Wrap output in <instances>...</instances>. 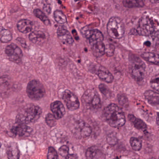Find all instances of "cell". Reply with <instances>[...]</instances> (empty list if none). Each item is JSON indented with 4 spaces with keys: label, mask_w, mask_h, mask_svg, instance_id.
I'll return each instance as SVG.
<instances>
[{
    "label": "cell",
    "mask_w": 159,
    "mask_h": 159,
    "mask_svg": "<svg viewBox=\"0 0 159 159\" xmlns=\"http://www.w3.org/2000/svg\"><path fill=\"white\" fill-rule=\"evenodd\" d=\"M103 116L109 125L114 128L123 126L126 120L124 113L116 104H110L103 111Z\"/></svg>",
    "instance_id": "cell-1"
},
{
    "label": "cell",
    "mask_w": 159,
    "mask_h": 159,
    "mask_svg": "<svg viewBox=\"0 0 159 159\" xmlns=\"http://www.w3.org/2000/svg\"><path fill=\"white\" fill-rule=\"evenodd\" d=\"M42 111L39 106L29 104L19 111L16 117V123L27 124L33 123L39 120Z\"/></svg>",
    "instance_id": "cell-2"
},
{
    "label": "cell",
    "mask_w": 159,
    "mask_h": 159,
    "mask_svg": "<svg viewBox=\"0 0 159 159\" xmlns=\"http://www.w3.org/2000/svg\"><path fill=\"white\" fill-rule=\"evenodd\" d=\"M107 31L111 38L116 39H121L125 31L124 24L119 17H111L107 25Z\"/></svg>",
    "instance_id": "cell-3"
},
{
    "label": "cell",
    "mask_w": 159,
    "mask_h": 159,
    "mask_svg": "<svg viewBox=\"0 0 159 159\" xmlns=\"http://www.w3.org/2000/svg\"><path fill=\"white\" fill-rule=\"evenodd\" d=\"M146 66L143 60L138 57H132L130 60V71L132 77L138 81L145 78Z\"/></svg>",
    "instance_id": "cell-4"
},
{
    "label": "cell",
    "mask_w": 159,
    "mask_h": 159,
    "mask_svg": "<svg viewBox=\"0 0 159 159\" xmlns=\"http://www.w3.org/2000/svg\"><path fill=\"white\" fill-rule=\"evenodd\" d=\"M26 93L30 98L38 100L44 96L45 91L42 84L37 80H32L28 84Z\"/></svg>",
    "instance_id": "cell-5"
},
{
    "label": "cell",
    "mask_w": 159,
    "mask_h": 159,
    "mask_svg": "<svg viewBox=\"0 0 159 159\" xmlns=\"http://www.w3.org/2000/svg\"><path fill=\"white\" fill-rule=\"evenodd\" d=\"M155 30V25L151 19L147 16H144L139 19L136 31L140 36L148 37L153 34Z\"/></svg>",
    "instance_id": "cell-6"
},
{
    "label": "cell",
    "mask_w": 159,
    "mask_h": 159,
    "mask_svg": "<svg viewBox=\"0 0 159 159\" xmlns=\"http://www.w3.org/2000/svg\"><path fill=\"white\" fill-rule=\"evenodd\" d=\"M82 100L89 108L97 110L101 107L100 97L97 92L94 90H87L83 95Z\"/></svg>",
    "instance_id": "cell-7"
},
{
    "label": "cell",
    "mask_w": 159,
    "mask_h": 159,
    "mask_svg": "<svg viewBox=\"0 0 159 159\" xmlns=\"http://www.w3.org/2000/svg\"><path fill=\"white\" fill-rule=\"evenodd\" d=\"M81 33L88 40L91 46L104 40L103 34L98 30L92 29L86 27L82 28Z\"/></svg>",
    "instance_id": "cell-8"
},
{
    "label": "cell",
    "mask_w": 159,
    "mask_h": 159,
    "mask_svg": "<svg viewBox=\"0 0 159 159\" xmlns=\"http://www.w3.org/2000/svg\"><path fill=\"white\" fill-rule=\"evenodd\" d=\"M62 98L69 110H76L80 107V102L79 98L70 90H65L63 93Z\"/></svg>",
    "instance_id": "cell-9"
},
{
    "label": "cell",
    "mask_w": 159,
    "mask_h": 159,
    "mask_svg": "<svg viewBox=\"0 0 159 159\" xmlns=\"http://www.w3.org/2000/svg\"><path fill=\"white\" fill-rule=\"evenodd\" d=\"M5 53L9 59L15 63H19L22 61L23 57L22 50L14 43L7 46Z\"/></svg>",
    "instance_id": "cell-10"
},
{
    "label": "cell",
    "mask_w": 159,
    "mask_h": 159,
    "mask_svg": "<svg viewBox=\"0 0 159 159\" xmlns=\"http://www.w3.org/2000/svg\"><path fill=\"white\" fill-rule=\"evenodd\" d=\"M73 133L81 137H89L92 133V129L89 125L84 121L79 120L76 122L74 127Z\"/></svg>",
    "instance_id": "cell-11"
},
{
    "label": "cell",
    "mask_w": 159,
    "mask_h": 159,
    "mask_svg": "<svg viewBox=\"0 0 159 159\" xmlns=\"http://www.w3.org/2000/svg\"><path fill=\"white\" fill-rule=\"evenodd\" d=\"M57 35L59 40L66 45H71L74 40L69 31L64 26H60L57 30Z\"/></svg>",
    "instance_id": "cell-12"
},
{
    "label": "cell",
    "mask_w": 159,
    "mask_h": 159,
    "mask_svg": "<svg viewBox=\"0 0 159 159\" xmlns=\"http://www.w3.org/2000/svg\"><path fill=\"white\" fill-rule=\"evenodd\" d=\"M51 109L56 120L61 119L66 114V109L61 101H56L52 103Z\"/></svg>",
    "instance_id": "cell-13"
},
{
    "label": "cell",
    "mask_w": 159,
    "mask_h": 159,
    "mask_svg": "<svg viewBox=\"0 0 159 159\" xmlns=\"http://www.w3.org/2000/svg\"><path fill=\"white\" fill-rule=\"evenodd\" d=\"M11 132L16 135L25 136L30 134V128L25 124L16 123L12 128Z\"/></svg>",
    "instance_id": "cell-14"
},
{
    "label": "cell",
    "mask_w": 159,
    "mask_h": 159,
    "mask_svg": "<svg viewBox=\"0 0 159 159\" xmlns=\"http://www.w3.org/2000/svg\"><path fill=\"white\" fill-rule=\"evenodd\" d=\"M144 97L147 102L152 106L156 107L159 105V96L158 93L152 90H148L144 93Z\"/></svg>",
    "instance_id": "cell-15"
},
{
    "label": "cell",
    "mask_w": 159,
    "mask_h": 159,
    "mask_svg": "<svg viewBox=\"0 0 159 159\" xmlns=\"http://www.w3.org/2000/svg\"><path fill=\"white\" fill-rule=\"evenodd\" d=\"M7 154L9 159H19L20 150L18 145L16 142H11L7 148Z\"/></svg>",
    "instance_id": "cell-16"
},
{
    "label": "cell",
    "mask_w": 159,
    "mask_h": 159,
    "mask_svg": "<svg viewBox=\"0 0 159 159\" xmlns=\"http://www.w3.org/2000/svg\"><path fill=\"white\" fill-rule=\"evenodd\" d=\"M17 27L20 32L26 34L31 32L33 28V24L27 19H22L17 23Z\"/></svg>",
    "instance_id": "cell-17"
},
{
    "label": "cell",
    "mask_w": 159,
    "mask_h": 159,
    "mask_svg": "<svg viewBox=\"0 0 159 159\" xmlns=\"http://www.w3.org/2000/svg\"><path fill=\"white\" fill-rule=\"evenodd\" d=\"M30 40L36 44H41L44 42L46 39L45 34L42 31H36L31 32L29 35Z\"/></svg>",
    "instance_id": "cell-18"
},
{
    "label": "cell",
    "mask_w": 159,
    "mask_h": 159,
    "mask_svg": "<svg viewBox=\"0 0 159 159\" xmlns=\"http://www.w3.org/2000/svg\"><path fill=\"white\" fill-rule=\"evenodd\" d=\"M97 74L100 80L105 82L111 83L113 82L114 78L111 73L102 67L98 70Z\"/></svg>",
    "instance_id": "cell-19"
},
{
    "label": "cell",
    "mask_w": 159,
    "mask_h": 159,
    "mask_svg": "<svg viewBox=\"0 0 159 159\" xmlns=\"http://www.w3.org/2000/svg\"><path fill=\"white\" fill-rule=\"evenodd\" d=\"M128 119L136 129L139 130H143L147 128L146 124L141 119L136 118L134 115L129 114L128 115Z\"/></svg>",
    "instance_id": "cell-20"
},
{
    "label": "cell",
    "mask_w": 159,
    "mask_h": 159,
    "mask_svg": "<svg viewBox=\"0 0 159 159\" xmlns=\"http://www.w3.org/2000/svg\"><path fill=\"white\" fill-rule=\"evenodd\" d=\"M91 48L92 52L96 57H100L105 54V45L103 42H100L92 45Z\"/></svg>",
    "instance_id": "cell-21"
},
{
    "label": "cell",
    "mask_w": 159,
    "mask_h": 159,
    "mask_svg": "<svg viewBox=\"0 0 159 159\" xmlns=\"http://www.w3.org/2000/svg\"><path fill=\"white\" fill-rule=\"evenodd\" d=\"M141 57L144 60H146L150 64L156 65H158L159 64V55L158 53L150 52H144L141 54Z\"/></svg>",
    "instance_id": "cell-22"
},
{
    "label": "cell",
    "mask_w": 159,
    "mask_h": 159,
    "mask_svg": "<svg viewBox=\"0 0 159 159\" xmlns=\"http://www.w3.org/2000/svg\"><path fill=\"white\" fill-rule=\"evenodd\" d=\"M11 32L8 30L0 26V41L2 43H8L12 40Z\"/></svg>",
    "instance_id": "cell-23"
},
{
    "label": "cell",
    "mask_w": 159,
    "mask_h": 159,
    "mask_svg": "<svg viewBox=\"0 0 159 159\" xmlns=\"http://www.w3.org/2000/svg\"><path fill=\"white\" fill-rule=\"evenodd\" d=\"M123 4L124 7L128 8L142 7H143L144 5V2L141 1H130V0L123 1Z\"/></svg>",
    "instance_id": "cell-24"
},
{
    "label": "cell",
    "mask_w": 159,
    "mask_h": 159,
    "mask_svg": "<svg viewBox=\"0 0 159 159\" xmlns=\"http://www.w3.org/2000/svg\"><path fill=\"white\" fill-rule=\"evenodd\" d=\"M55 20L58 24L63 25L67 22V18L63 12L57 10L54 13Z\"/></svg>",
    "instance_id": "cell-25"
},
{
    "label": "cell",
    "mask_w": 159,
    "mask_h": 159,
    "mask_svg": "<svg viewBox=\"0 0 159 159\" xmlns=\"http://www.w3.org/2000/svg\"><path fill=\"white\" fill-rule=\"evenodd\" d=\"M34 14L36 17L41 20L44 25H50V21L49 18L45 15V14L42 11L39 9H35L34 11Z\"/></svg>",
    "instance_id": "cell-26"
},
{
    "label": "cell",
    "mask_w": 159,
    "mask_h": 159,
    "mask_svg": "<svg viewBox=\"0 0 159 159\" xmlns=\"http://www.w3.org/2000/svg\"><path fill=\"white\" fill-rule=\"evenodd\" d=\"M130 145L132 148L136 151H139L142 148V141L139 139L131 137L130 139Z\"/></svg>",
    "instance_id": "cell-27"
},
{
    "label": "cell",
    "mask_w": 159,
    "mask_h": 159,
    "mask_svg": "<svg viewBox=\"0 0 159 159\" xmlns=\"http://www.w3.org/2000/svg\"><path fill=\"white\" fill-rule=\"evenodd\" d=\"M98 151L97 148L94 146H92L87 149L85 152V156L87 159H94L98 153Z\"/></svg>",
    "instance_id": "cell-28"
},
{
    "label": "cell",
    "mask_w": 159,
    "mask_h": 159,
    "mask_svg": "<svg viewBox=\"0 0 159 159\" xmlns=\"http://www.w3.org/2000/svg\"><path fill=\"white\" fill-rule=\"evenodd\" d=\"M10 81L7 76H3L0 78V92L4 91L9 88Z\"/></svg>",
    "instance_id": "cell-29"
},
{
    "label": "cell",
    "mask_w": 159,
    "mask_h": 159,
    "mask_svg": "<svg viewBox=\"0 0 159 159\" xmlns=\"http://www.w3.org/2000/svg\"><path fill=\"white\" fill-rule=\"evenodd\" d=\"M159 75H154L151 79L150 84V86L153 90L157 91V93L159 92Z\"/></svg>",
    "instance_id": "cell-30"
},
{
    "label": "cell",
    "mask_w": 159,
    "mask_h": 159,
    "mask_svg": "<svg viewBox=\"0 0 159 159\" xmlns=\"http://www.w3.org/2000/svg\"><path fill=\"white\" fill-rule=\"evenodd\" d=\"M48 159H59L58 153L54 148L52 147H49L47 153Z\"/></svg>",
    "instance_id": "cell-31"
},
{
    "label": "cell",
    "mask_w": 159,
    "mask_h": 159,
    "mask_svg": "<svg viewBox=\"0 0 159 159\" xmlns=\"http://www.w3.org/2000/svg\"><path fill=\"white\" fill-rule=\"evenodd\" d=\"M45 121L50 127L55 126L56 124V119L52 114L48 113L45 118Z\"/></svg>",
    "instance_id": "cell-32"
},
{
    "label": "cell",
    "mask_w": 159,
    "mask_h": 159,
    "mask_svg": "<svg viewBox=\"0 0 159 159\" xmlns=\"http://www.w3.org/2000/svg\"><path fill=\"white\" fill-rule=\"evenodd\" d=\"M115 51V46L111 44L105 45V54L108 56L111 57L114 54Z\"/></svg>",
    "instance_id": "cell-33"
},
{
    "label": "cell",
    "mask_w": 159,
    "mask_h": 159,
    "mask_svg": "<svg viewBox=\"0 0 159 159\" xmlns=\"http://www.w3.org/2000/svg\"><path fill=\"white\" fill-rule=\"evenodd\" d=\"M69 148L66 145L62 146L58 150V152H59V154L65 158L69 154Z\"/></svg>",
    "instance_id": "cell-34"
},
{
    "label": "cell",
    "mask_w": 159,
    "mask_h": 159,
    "mask_svg": "<svg viewBox=\"0 0 159 159\" xmlns=\"http://www.w3.org/2000/svg\"><path fill=\"white\" fill-rule=\"evenodd\" d=\"M99 89L101 93L104 95L107 96V94H108L109 90L108 87L105 84H101L99 85Z\"/></svg>",
    "instance_id": "cell-35"
},
{
    "label": "cell",
    "mask_w": 159,
    "mask_h": 159,
    "mask_svg": "<svg viewBox=\"0 0 159 159\" xmlns=\"http://www.w3.org/2000/svg\"><path fill=\"white\" fill-rule=\"evenodd\" d=\"M66 159H78V156L77 155L74 154H69L66 157Z\"/></svg>",
    "instance_id": "cell-36"
},
{
    "label": "cell",
    "mask_w": 159,
    "mask_h": 159,
    "mask_svg": "<svg viewBox=\"0 0 159 159\" xmlns=\"http://www.w3.org/2000/svg\"><path fill=\"white\" fill-rule=\"evenodd\" d=\"M158 113H157V118H156V119H157V125H159V123H158Z\"/></svg>",
    "instance_id": "cell-37"
},
{
    "label": "cell",
    "mask_w": 159,
    "mask_h": 159,
    "mask_svg": "<svg viewBox=\"0 0 159 159\" xmlns=\"http://www.w3.org/2000/svg\"><path fill=\"white\" fill-rule=\"evenodd\" d=\"M1 143H0V148H1Z\"/></svg>",
    "instance_id": "cell-38"
},
{
    "label": "cell",
    "mask_w": 159,
    "mask_h": 159,
    "mask_svg": "<svg viewBox=\"0 0 159 159\" xmlns=\"http://www.w3.org/2000/svg\"></svg>",
    "instance_id": "cell-39"
}]
</instances>
